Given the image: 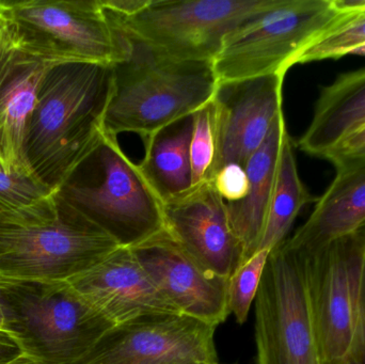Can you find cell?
Masks as SVG:
<instances>
[{"label":"cell","instance_id":"cell-27","mask_svg":"<svg viewBox=\"0 0 365 364\" xmlns=\"http://www.w3.org/2000/svg\"><path fill=\"white\" fill-rule=\"evenodd\" d=\"M365 150V123L345 136L323 160L329 162H336L346 156L353 155Z\"/></svg>","mask_w":365,"mask_h":364},{"label":"cell","instance_id":"cell-28","mask_svg":"<svg viewBox=\"0 0 365 364\" xmlns=\"http://www.w3.org/2000/svg\"><path fill=\"white\" fill-rule=\"evenodd\" d=\"M151 0H101L103 8L115 16L128 17L143 11Z\"/></svg>","mask_w":365,"mask_h":364},{"label":"cell","instance_id":"cell-11","mask_svg":"<svg viewBox=\"0 0 365 364\" xmlns=\"http://www.w3.org/2000/svg\"><path fill=\"white\" fill-rule=\"evenodd\" d=\"M216 327L184 314H153L115 325L73 364H218Z\"/></svg>","mask_w":365,"mask_h":364},{"label":"cell","instance_id":"cell-10","mask_svg":"<svg viewBox=\"0 0 365 364\" xmlns=\"http://www.w3.org/2000/svg\"><path fill=\"white\" fill-rule=\"evenodd\" d=\"M26 36L55 63L92 62L115 66L133 44L101 0H0Z\"/></svg>","mask_w":365,"mask_h":364},{"label":"cell","instance_id":"cell-23","mask_svg":"<svg viewBox=\"0 0 365 364\" xmlns=\"http://www.w3.org/2000/svg\"><path fill=\"white\" fill-rule=\"evenodd\" d=\"M362 45H365V14L356 17L304 49L296 58L294 66L328 59L338 60L349 56L353 49Z\"/></svg>","mask_w":365,"mask_h":364},{"label":"cell","instance_id":"cell-7","mask_svg":"<svg viewBox=\"0 0 365 364\" xmlns=\"http://www.w3.org/2000/svg\"><path fill=\"white\" fill-rule=\"evenodd\" d=\"M278 0H151L132 16L110 15L122 33L158 57L212 62L225 36Z\"/></svg>","mask_w":365,"mask_h":364},{"label":"cell","instance_id":"cell-35","mask_svg":"<svg viewBox=\"0 0 365 364\" xmlns=\"http://www.w3.org/2000/svg\"><path fill=\"white\" fill-rule=\"evenodd\" d=\"M364 231H365V226H364Z\"/></svg>","mask_w":365,"mask_h":364},{"label":"cell","instance_id":"cell-31","mask_svg":"<svg viewBox=\"0 0 365 364\" xmlns=\"http://www.w3.org/2000/svg\"><path fill=\"white\" fill-rule=\"evenodd\" d=\"M336 170L338 169L344 168L347 166H356V165H365V150L358 153L353 154V155L346 156V157L341 158V160H336L332 162Z\"/></svg>","mask_w":365,"mask_h":364},{"label":"cell","instance_id":"cell-2","mask_svg":"<svg viewBox=\"0 0 365 364\" xmlns=\"http://www.w3.org/2000/svg\"><path fill=\"white\" fill-rule=\"evenodd\" d=\"M120 246L56 190L36 202L0 211V276L68 281Z\"/></svg>","mask_w":365,"mask_h":364},{"label":"cell","instance_id":"cell-20","mask_svg":"<svg viewBox=\"0 0 365 364\" xmlns=\"http://www.w3.org/2000/svg\"><path fill=\"white\" fill-rule=\"evenodd\" d=\"M192 132L191 115L143 140L145 156L138 166L163 204L195 186L190 160Z\"/></svg>","mask_w":365,"mask_h":364},{"label":"cell","instance_id":"cell-18","mask_svg":"<svg viewBox=\"0 0 365 364\" xmlns=\"http://www.w3.org/2000/svg\"><path fill=\"white\" fill-rule=\"evenodd\" d=\"M287 132L284 113H281L263 145L245 165L249 180L248 194L240 202H225L230 224L244 249V262L259 252Z\"/></svg>","mask_w":365,"mask_h":364},{"label":"cell","instance_id":"cell-4","mask_svg":"<svg viewBox=\"0 0 365 364\" xmlns=\"http://www.w3.org/2000/svg\"><path fill=\"white\" fill-rule=\"evenodd\" d=\"M132 44L130 57L113 66L107 134L135 132L145 140L212 102L218 87L212 62L173 61Z\"/></svg>","mask_w":365,"mask_h":364},{"label":"cell","instance_id":"cell-9","mask_svg":"<svg viewBox=\"0 0 365 364\" xmlns=\"http://www.w3.org/2000/svg\"><path fill=\"white\" fill-rule=\"evenodd\" d=\"M257 364H325L311 308L304 256L270 251L255 297Z\"/></svg>","mask_w":365,"mask_h":364},{"label":"cell","instance_id":"cell-1","mask_svg":"<svg viewBox=\"0 0 365 364\" xmlns=\"http://www.w3.org/2000/svg\"><path fill=\"white\" fill-rule=\"evenodd\" d=\"M113 66L63 62L41 80L25 137L34 177L56 192L98 145L113 87Z\"/></svg>","mask_w":365,"mask_h":364},{"label":"cell","instance_id":"cell-29","mask_svg":"<svg viewBox=\"0 0 365 364\" xmlns=\"http://www.w3.org/2000/svg\"><path fill=\"white\" fill-rule=\"evenodd\" d=\"M23 355L16 341L6 331H0V364L13 363Z\"/></svg>","mask_w":365,"mask_h":364},{"label":"cell","instance_id":"cell-17","mask_svg":"<svg viewBox=\"0 0 365 364\" xmlns=\"http://www.w3.org/2000/svg\"><path fill=\"white\" fill-rule=\"evenodd\" d=\"M336 171L334 181L317 198L308 219L285 241L287 247L315 251L365 226V165Z\"/></svg>","mask_w":365,"mask_h":364},{"label":"cell","instance_id":"cell-5","mask_svg":"<svg viewBox=\"0 0 365 364\" xmlns=\"http://www.w3.org/2000/svg\"><path fill=\"white\" fill-rule=\"evenodd\" d=\"M362 14L347 0H278L225 36L212 61L218 85L287 74L304 49Z\"/></svg>","mask_w":365,"mask_h":364},{"label":"cell","instance_id":"cell-13","mask_svg":"<svg viewBox=\"0 0 365 364\" xmlns=\"http://www.w3.org/2000/svg\"><path fill=\"white\" fill-rule=\"evenodd\" d=\"M285 75L219 83L210 102L216 155L210 180L225 165L245 167L263 145L283 113Z\"/></svg>","mask_w":365,"mask_h":364},{"label":"cell","instance_id":"cell-15","mask_svg":"<svg viewBox=\"0 0 365 364\" xmlns=\"http://www.w3.org/2000/svg\"><path fill=\"white\" fill-rule=\"evenodd\" d=\"M130 249L158 290L182 314L216 328L227 320L229 279L197 264L166 230Z\"/></svg>","mask_w":365,"mask_h":364},{"label":"cell","instance_id":"cell-21","mask_svg":"<svg viewBox=\"0 0 365 364\" xmlns=\"http://www.w3.org/2000/svg\"><path fill=\"white\" fill-rule=\"evenodd\" d=\"M317 201V198L309 192L300 179L293 140L287 132L283 138L276 181L259 251L270 252L282 245L302 209Z\"/></svg>","mask_w":365,"mask_h":364},{"label":"cell","instance_id":"cell-16","mask_svg":"<svg viewBox=\"0 0 365 364\" xmlns=\"http://www.w3.org/2000/svg\"><path fill=\"white\" fill-rule=\"evenodd\" d=\"M68 284L115 325L153 314H182L158 290L130 248L120 247Z\"/></svg>","mask_w":365,"mask_h":364},{"label":"cell","instance_id":"cell-22","mask_svg":"<svg viewBox=\"0 0 365 364\" xmlns=\"http://www.w3.org/2000/svg\"><path fill=\"white\" fill-rule=\"evenodd\" d=\"M269 254V251L261 250L242 263L230 277L227 305L230 312L235 316L240 324H244L248 318Z\"/></svg>","mask_w":365,"mask_h":364},{"label":"cell","instance_id":"cell-34","mask_svg":"<svg viewBox=\"0 0 365 364\" xmlns=\"http://www.w3.org/2000/svg\"><path fill=\"white\" fill-rule=\"evenodd\" d=\"M2 327H4V318H2L1 311H0V331H2Z\"/></svg>","mask_w":365,"mask_h":364},{"label":"cell","instance_id":"cell-32","mask_svg":"<svg viewBox=\"0 0 365 364\" xmlns=\"http://www.w3.org/2000/svg\"><path fill=\"white\" fill-rule=\"evenodd\" d=\"M8 364H36L34 363V360H31V359L28 358L27 356H25V355H23V356L21 357V358L16 359V360L13 361V363H8Z\"/></svg>","mask_w":365,"mask_h":364},{"label":"cell","instance_id":"cell-25","mask_svg":"<svg viewBox=\"0 0 365 364\" xmlns=\"http://www.w3.org/2000/svg\"><path fill=\"white\" fill-rule=\"evenodd\" d=\"M51 192L36 177L8 172L0 167V211L28 207Z\"/></svg>","mask_w":365,"mask_h":364},{"label":"cell","instance_id":"cell-3","mask_svg":"<svg viewBox=\"0 0 365 364\" xmlns=\"http://www.w3.org/2000/svg\"><path fill=\"white\" fill-rule=\"evenodd\" d=\"M2 331L36 364H73L115 324L68 281L0 276Z\"/></svg>","mask_w":365,"mask_h":364},{"label":"cell","instance_id":"cell-24","mask_svg":"<svg viewBox=\"0 0 365 364\" xmlns=\"http://www.w3.org/2000/svg\"><path fill=\"white\" fill-rule=\"evenodd\" d=\"M193 132L190 142V160L193 184L210 180L216 155L212 105L208 103L192 115Z\"/></svg>","mask_w":365,"mask_h":364},{"label":"cell","instance_id":"cell-33","mask_svg":"<svg viewBox=\"0 0 365 364\" xmlns=\"http://www.w3.org/2000/svg\"><path fill=\"white\" fill-rule=\"evenodd\" d=\"M349 55L361 56V57H365V45H362V46H359L357 47V48L353 49V51L349 53Z\"/></svg>","mask_w":365,"mask_h":364},{"label":"cell","instance_id":"cell-8","mask_svg":"<svg viewBox=\"0 0 365 364\" xmlns=\"http://www.w3.org/2000/svg\"><path fill=\"white\" fill-rule=\"evenodd\" d=\"M300 254L306 262L311 308L324 363L353 364L364 311V227L315 251Z\"/></svg>","mask_w":365,"mask_h":364},{"label":"cell","instance_id":"cell-19","mask_svg":"<svg viewBox=\"0 0 365 364\" xmlns=\"http://www.w3.org/2000/svg\"><path fill=\"white\" fill-rule=\"evenodd\" d=\"M364 123L365 68H361L343 73L321 88L310 124L296 145L308 155L324 158Z\"/></svg>","mask_w":365,"mask_h":364},{"label":"cell","instance_id":"cell-12","mask_svg":"<svg viewBox=\"0 0 365 364\" xmlns=\"http://www.w3.org/2000/svg\"><path fill=\"white\" fill-rule=\"evenodd\" d=\"M53 64L0 1V167L8 172L34 177L26 158V130L41 80Z\"/></svg>","mask_w":365,"mask_h":364},{"label":"cell","instance_id":"cell-30","mask_svg":"<svg viewBox=\"0 0 365 364\" xmlns=\"http://www.w3.org/2000/svg\"><path fill=\"white\" fill-rule=\"evenodd\" d=\"M353 364H365V288L364 299V311H362L361 333H360L359 343L356 350Z\"/></svg>","mask_w":365,"mask_h":364},{"label":"cell","instance_id":"cell-14","mask_svg":"<svg viewBox=\"0 0 365 364\" xmlns=\"http://www.w3.org/2000/svg\"><path fill=\"white\" fill-rule=\"evenodd\" d=\"M165 230L206 271L230 279L244 262V249L230 224L225 201L212 180L164 203Z\"/></svg>","mask_w":365,"mask_h":364},{"label":"cell","instance_id":"cell-26","mask_svg":"<svg viewBox=\"0 0 365 364\" xmlns=\"http://www.w3.org/2000/svg\"><path fill=\"white\" fill-rule=\"evenodd\" d=\"M212 181L219 196L227 203L240 202L248 194V175L242 165H225Z\"/></svg>","mask_w":365,"mask_h":364},{"label":"cell","instance_id":"cell-6","mask_svg":"<svg viewBox=\"0 0 365 364\" xmlns=\"http://www.w3.org/2000/svg\"><path fill=\"white\" fill-rule=\"evenodd\" d=\"M57 192L120 247L140 245L165 230L164 204L106 132Z\"/></svg>","mask_w":365,"mask_h":364}]
</instances>
